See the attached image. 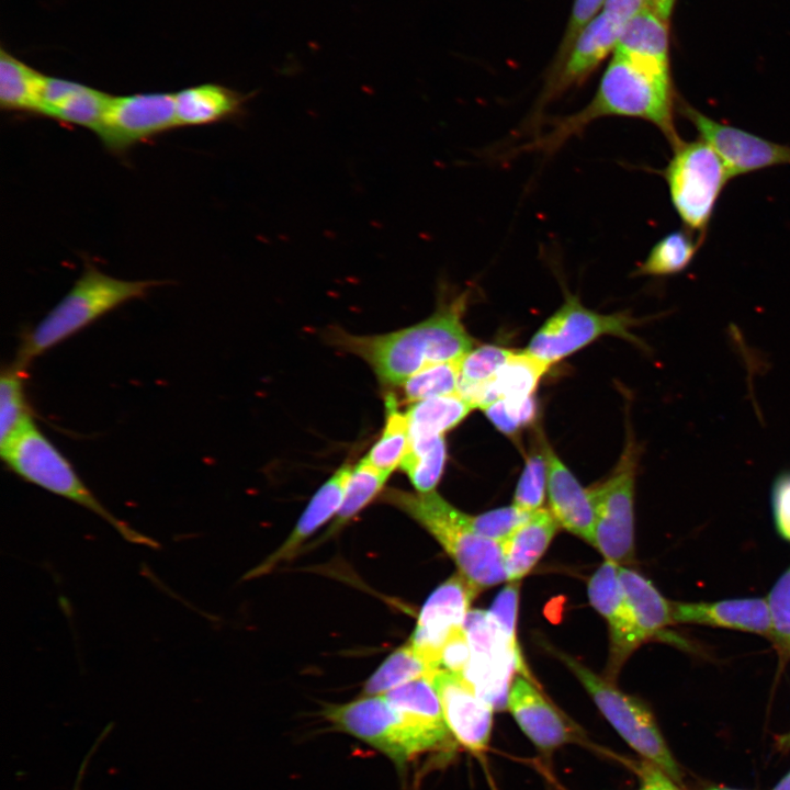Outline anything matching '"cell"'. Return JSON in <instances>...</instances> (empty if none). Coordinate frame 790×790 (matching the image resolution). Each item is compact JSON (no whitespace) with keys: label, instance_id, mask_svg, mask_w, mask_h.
I'll return each instance as SVG.
<instances>
[{"label":"cell","instance_id":"36","mask_svg":"<svg viewBox=\"0 0 790 790\" xmlns=\"http://www.w3.org/2000/svg\"><path fill=\"white\" fill-rule=\"evenodd\" d=\"M390 474L377 470L364 458L352 469L343 501L327 535H332L363 509L383 488Z\"/></svg>","mask_w":790,"mask_h":790},{"label":"cell","instance_id":"26","mask_svg":"<svg viewBox=\"0 0 790 790\" xmlns=\"http://www.w3.org/2000/svg\"><path fill=\"white\" fill-rule=\"evenodd\" d=\"M383 696L394 708L411 720L437 748L451 736L430 677L411 680Z\"/></svg>","mask_w":790,"mask_h":790},{"label":"cell","instance_id":"4","mask_svg":"<svg viewBox=\"0 0 790 790\" xmlns=\"http://www.w3.org/2000/svg\"><path fill=\"white\" fill-rule=\"evenodd\" d=\"M383 500L425 528L454 561L458 571L477 588L508 580L500 543L478 535L471 515L453 507L438 493L387 489Z\"/></svg>","mask_w":790,"mask_h":790},{"label":"cell","instance_id":"44","mask_svg":"<svg viewBox=\"0 0 790 790\" xmlns=\"http://www.w3.org/2000/svg\"><path fill=\"white\" fill-rule=\"evenodd\" d=\"M771 506L777 531L790 542V470L776 477L771 490Z\"/></svg>","mask_w":790,"mask_h":790},{"label":"cell","instance_id":"10","mask_svg":"<svg viewBox=\"0 0 790 790\" xmlns=\"http://www.w3.org/2000/svg\"><path fill=\"white\" fill-rule=\"evenodd\" d=\"M639 448L629 439L623 454L606 481L588 488L595 512V548L618 565L634 554V484Z\"/></svg>","mask_w":790,"mask_h":790},{"label":"cell","instance_id":"50","mask_svg":"<svg viewBox=\"0 0 790 790\" xmlns=\"http://www.w3.org/2000/svg\"><path fill=\"white\" fill-rule=\"evenodd\" d=\"M779 746L781 747H790V732L787 735H783L779 738Z\"/></svg>","mask_w":790,"mask_h":790},{"label":"cell","instance_id":"39","mask_svg":"<svg viewBox=\"0 0 790 790\" xmlns=\"http://www.w3.org/2000/svg\"><path fill=\"white\" fill-rule=\"evenodd\" d=\"M546 460L543 445L527 458L526 465L518 481L514 505L527 512L542 508L546 486Z\"/></svg>","mask_w":790,"mask_h":790},{"label":"cell","instance_id":"40","mask_svg":"<svg viewBox=\"0 0 790 790\" xmlns=\"http://www.w3.org/2000/svg\"><path fill=\"white\" fill-rule=\"evenodd\" d=\"M483 410L500 432L512 436L535 420L537 402L533 395L526 399L500 398Z\"/></svg>","mask_w":790,"mask_h":790},{"label":"cell","instance_id":"41","mask_svg":"<svg viewBox=\"0 0 790 790\" xmlns=\"http://www.w3.org/2000/svg\"><path fill=\"white\" fill-rule=\"evenodd\" d=\"M774 643L790 654V566L776 582L767 598Z\"/></svg>","mask_w":790,"mask_h":790},{"label":"cell","instance_id":"15","mask_svg":"<svg viewBox=\"0 0 790 790\" xmlns=\"http://www.w3.org/2000/svg\"><path fill=\"white\" fill-rule=\"evenodd\" d=\"M679 110L697 129L700 138L719 153L732 178L769 167L790 165V146L715 121L687 103H681Z\"/></svg>","mask_w":790,"mask_h":790},{"label":"cell","instance_id":"5","mask_svg":"<svg viewBox=\"0 0 790 790\" xmlns=\"http://www.w3.org/2000/svg\"><path fill=\"white\" fill-rule=\"evenodd\" d=\"M1 459L23 481L70 500L98 515L134 544L159 549V543L113 516L80 478L69 460L33 421L4 445Z\"/></svg>","mask_w":790,"mask_h":790},{"label":"cell","instance_id":"6","mask_svg":"<svg viewBox=\"0 0 790 790\" xmlns=\"http://www.w3.org/2000/svg\"><path fill=\"white\" fill-rule=\"evenodd\" d=\"M672 204L685 228L702 240L715 204L732 178L719 153L704 139L679 140L663 171Z\"/></svg>","mask_w":790,"mask_h":790},{"label":"cell","instance_id":"14","mask_svg":"<svg viewBox=\"0 0 790 790\" xmlns=\"http://www.w3.org/2000/svg\"><path fill=\"white\" fill-rule=\"evenodd\" d=\"M481 589L460 572L437 587L420 610L408 641L435 668L440 669L441 652L464 621L473 599Z\"/></svg>","mask_w":790,"mask_h":790},{"label":"cell","instance_id":"2","mask_svg":"<svg viewBox=\"0 0 790 790\" xmlns=\"http://www.w3.org/2000/svg\"><path fill=\"white\" fill-rule=\"evenodd\" d=\"M466 301L463 293L427 319L384 335L332 329L329 341L366 361L382 384L400 386L424 368L460 360L472 350L474 339L462 321Z\"/></svg>","mask_w":790,"mask_h":790},{"label":"cell","instance_id":"23","mask_svg":"<svg viewBox=\"0 0 790 790\" xmlns=\"http://www.w3.org/2000/svg\"><path fill=\"white\" fill-rule=\"evenodd\" d=\"M560 527L550 509L540 508L500 542L509 582H519L534 567Z\"/></svg>","mask_w":790,"mask_h":790},{"label":"cell","instance_id":"28","mask_svg":"<svg viewBox=\"0 0 790 790\" xmlns=\"http://www.w3.org/2000/svg\"><path fill=\"white\" fill-rule=\"evenodd\" d=\"M44 75L1 48L0 106L2 111L37 115Z\"/></svg>","mask_w":790,"mask_h":790},{"label":"cell","instance_id":"46","mask_svg":"<svg viewBox=\"0 0 790 790\" xmlns=\"http://www.w3.org/2000/svg\"><path fill=\"white\" fill-rule=\"evenodd\" d=\"M647 9H653V0H606L602 11L627 23Z\"/></svg>","mask_w":790,"mask_h":790},{"label":"cell","instance_id":"9","mask_svg":"<svg viewBox=\"0 0 790 790\" xmlns=\"http://www.w3.org/2000/svg\"><path fill=\"white\" fill-rule=\"evenodd\" d=\"M325 718L336 727L379 749L396 765L435 747L428 736L383 695L329 704Z\"/></svg>","mask_w":790,"mask_h":790},{"label":"cell","instance_id":"20","mask_svg":"<svg viewBox=\"0 0 790 790\" xmlns=\"http://www.w3.org/2000/svg\"><path fill=\"white\" fill-rule=\"evenodd\" d=\"M350 464L341 465L315 493L294 529L272 554L251 569L247 579L266 575L276 566L291 561L304 542L338 512L352 472Z\"/></svg>","mask_w":790,"mask_h":790},{"label":"cell","instance_id":"27","mask_svg":"<svg viewBox=\"0 0 790 790\" xmlns=\"http://www.w3.org/2000/svg\"><path fill=\"white\" fill-rule=\"evenodd\" d=\"M618 577L646 640L674 624V601L666 599L651 580L625 565H618Z\"/></svg>","mask_w":790,"mask_h":790},{"label":"cell","instance_id":"30","mask_svg":"<svg viewBox=\"0 0 790 790\" xmlns=\"http://www.w3.org/2000/svg\"><path fill=\"white\" fill-rule=\"evenodd\" d=\"M447 462L443 435L409 439L407 452L400 463L411 484L419 493L433 492Z\"/></svg>","mask_w":790,"mask_h":790},{"label":"cell","instance_id":"16","mask_svg":"<svg viewBox=\"0 0 790 790\" xmlns=\"http://www.w3.org/2000/svg\"><path fill=\"white\" fill-rule=\"evenodd\" d=\"M587 594L590 605L608 622L610 651L607 678L613 681L624 662L647 640L624 596L618 564L605 560L591 575Z\"/></svg>","mask_w":790,"mask_h":790},{"label":"cell","instance_id":"51","mask_svg":"<svg viewBox=\"0 0 790 790\" xmlns=\"http://www.w3.org/2000/svg\"><path fill=\"white\" fill-rule=\"evenodd\" d=\"M708 790H736V789L723 788V787H714V788H710V789H708Z\"/></svg>","mask_w":790,"mask_h":790},{"label":"cell","instance_id":"37","mask_svg":"<svg viewBox=\"0 0 790 790\" xmlns=\"http://www.w3.org/2000/svg\"><path fill=\"white\" fill-rule=\"evenodd\" d=\"M460 360L426 366L408 377L400 385L405 399L416 403L432 397L456 394L460 380Z\"/></svg>","mask_w":790,"mask_h":790},{"label":"cell","instance_id":"48","mask_svg":"<svg viewBox=\"0 0 790 790\" xmlns=\"http://www.w3.org/2000/svg\"><path fill=\"white\" fill-rule=\"evenodd\" d=\"M676 0H653V10L664 20H668Z\"/></svg>","mask_w":790,"mask_h":790},{"label":"cell","instance_id":"33","mask_svg":"<svg viewBox=\"0 0 790 790\" xmlns=\"http://www.w3.org/2000/svg\"><path fill=\"white\" fill-rule=\"evenodd\" d=\"M26 370L14 362L0 374V447L24 426L33 421V411L25 392Z\"/></svg>","mask_w":790,"mask_h":790},{"label":"cell","instance_id":"11","mask_svg":"<svg viewBox=\"0 0 790 790\" xmlns=\"http://www.w3.org/2000/svg\"><path fill=\"white\" fill-rule=\"evenodd\" d=\"M635 319L625 313L600 314L582 304L573 294L531 338L526 351L553 364L605 335L639 343L630 328Z\"/></svg>","mask_w":790,"mask_h":790},{"label":"cell","instance_id":"18","mask_svg":"<svg viewBox=\"0 0 790 790\" xmlns=\"http://www.w3.org/2000/svg\"><path fill=\"white\" fill-rule=\"evenodd\" d=\"M507 708L527 737L541 751L553 749L573 741L569 722L539 691L533 680L517 675L510 686Z\"/></svg>","mask_w":790,"mask_h":790},{"label":"cell","instance_id":"32","mask_svg":"<svg viewBox=\"0 0 790 790\" xmlns=\"http://www.w3.org/2000/svg\"><path fill=\"white\" fill-rule=\"evenodd\" d=\"M701 244L702 240L687 228L674 230L652 247L635 274L666 276L680 273L691 263Z\"/></svg>","mask_w":790,"mask_h":790},{"label":"cell","instance_id":"22","mask_svg":"<svg viewBox=\"0 0 790 790\" xmlns=\"http://www.w3.org/2000/svg\"><path fill=\"white\" fill-rule=\"evenodd\" d=\"M551 364L528 351H514L489 382L462 396L473 408L484 409L500 398L532 396Z\"/></svg>","mask_w":790,"mask_h":790},{"label":"cell","instance_id":"25","mask_svg":"<svg viewBox=\"0 0 790 790\" xmlns=\"http://www.w3.org/2000/svg\"><path fill=\"white\" fill-rule=\"evenodd\" d=\"M667 21L647 9L625 23L613 53L669 71Z\"/></svg>","mask_w":790,"mask_h":790},{"label":"cell","instance_id":"13","mask_svg":"<svg viewBox=\"0 0 790 790\" xmlns=\"http://www.w3.org/2000/svg\"><path fill=\"white\" fill-rule=\"evenodd\" d=\"M625 23L601 11L579 33L568 53L555 61L531 114L535 124L540 111L567 90L584 82L612 50Z\"/></svg>","mask_w":790,"mask_h":790},{"label":"cell","instance_id":"17","mask_svg":"<svg viewBox=\"0 0 790 790\" xmlns=\"http://www.w3.org/2000/svg\"><path fill=\"white\" fill-rule=\"evenodd\" d=\"M431 681L451 735L471 752H483L490 738L493 707L476 693L463 674L438 669Z\"/></svg>","mask_w":790,"mask_h":790},{"label":"cell","instance_id":"7","mask_svg":"<svg viewBox=\"0 0 790 790\" xmlns=\"http://www.w3.org/2000/svg\"><path fill=\"white\" fill-rule=\"evenodd\" d=\"M464 630L470 647L464 678L494 710L506 709L514 674L533 680L516 632L506 630L489 610L481 609H470Z\"/></svg>","mask_w":790,"mask_h":790},{"label":"cell","instance_id":"12","mask_svg":"<svg viewBox=\"0 0 790 790\" xmlns=\"http://www.w3.org/2000/svg\"><path fill=\"white\" fill-rule=\"evenodd\" d=\"M174 127V93L153 92L112 97L94 133L106 150L121 156Z\"/></svg>","mask_w":790,"mask_h":790},{"label":"cell","instance_id":"43","mask_svg":"<svg viewBox=\"0 0 790 790\" xmlns=\"http://www.w3.org/2000/svg\"><path fill=\"white\" fill-rule=\"evenodd\" d=\"M606 0H575L569 23L567 25L565 36L561 44L555 61L561 60L569 50L573 43L584 30V27L597 15V12L603 8ZM554 61V63H555Z\"/></svg>","mask_w":790,"mask_h":790},{"label":"cell","instance_id":"38","mask_svg":"<svg viewBox=\"0 0 790 790\" xmlns=\"http://www.w3.org/2000/svg\"><path fill=\"white\" fill-rule=\"evenodd\" d=\"M512 352L510 349L494 345H483L470 350L460 360V380L456 394L463 396L467 392L489 382Z\"/></svg>","mask_w":790,"mask_h":790},{"label":"cell","instance_id":"47","mask_svg":"<svg viewBox=\"0 0 790 790\" xmlns=\"http://www.w3.org/2000/svg\"><path fill=\"white\" fill-rule=\"evenodd\" d=\"M641 776V790H678L667 778V775L652 763H650V765H643Z\"/></svg>","mask_w":790,"mask_h":790},{"label":"cell","instance_id":"24","mask_svg":"<svg viewBox=\"0 0 790 790\" xmlns=\"http://www.w3.org/2000/svg\"><path fill=\"white\" fill-rule=\"evenodd\" d=\"M248 97L217 83H204L174 93L179 126H204L236 117Z\"/></svg>","mask_w":790,"mask_h":790},{"label":"cell","instance_id":"49","mask_svg":"<svg viewBox=\"0 0 790 790\" xmlns=\"http://www.w3.org/2000/svg\"><path fill=\"white\" fill-rule=\"evenodd\" d=\"M772 790H790V771L776 785Z\"/></svg>","mask_w":790,"mask_h":790},{"label":"cell","instance_id":"29","mask_svg":"<svg viewBox=\"0 0 790 790\" xmlns=\"http://www.w3.org/2000/svg\"><path fill=\"white\" fill-rule=\"evenodd\" d=\"M472 409L458 394L413 403L405 413L409 439L443 435L456 427Z\"/></svg>","mask_w":790,"mask_h":790},{"label":"cell","instance_id":"34","mask_svg":"<svg viewBox=\"0 0 790 790\" xmlns=\"http://www.w3.org/2000/svg\"><path fill=\"white\" fill-rule=\"evenodd\" d=\"M386 418L380 439L364 458L371 465L391 474L400 465L408 445V422L406 414L398 409L396 397L388 394L385 398Z\"/></svg>","mask_w":790,"mask_h":790},{"label":"cell","instance_id":"19","mask_svg":"<svg viewBox=\"0 0 790 790\" xmlns=\"http://www.w3.org/2000/svg\"><path fill=\"white\" fill-rule=\"evenodd\" d=\"M542 445L551 512L561 527L595 546V512L588 489L579 484L545 441Z\"/></svg>","mask_w":790,"mask_h":790},{"label":"cell","instance_id":"1","mask_svg":"<svg viewBox=\"0 0 790 790\" xmlns=\"http://www.w3.org/2000/svg\"><path fill=\"white\" fill-rule=\"evenodd\" d=\"M610 116L639 119L655 125L672 146L680 137L674 122L669 71L655 69L613 54L592 99L578 112L550 123L524 149L553 153L595 120Z\"/></svg>","mask_w":790,"mask_h":790},{"label":"cell","instance_id":"45","mask_svg":"<svg viewBox=\"0 0 790 790\" xmlns=\"http://www.w3.org/2000/svg\"><path fill=\"white\" fill-rule=\"evenodd\" d=\"M470 658V647L464 627L454 632L445 643L440 657V669L463 674Z\"/></svg>","mask_w":790,"mask_h":790},{"label":"cell","instance_id":"8","mask_svg":"<svg viewBox=\"0 0 790 790\" xmlns=\"http://www.w3.org/2000/svg\"><path fill=\"white\" fill-rule=\"evenodd\" d=\"M582 682L619 735L640 755L668 777L679 780L678 767L646 706L619 690L613 681L598 676L574 657L555 652Z\"/></svg>","mask_w":790,"mask_h":790},{"label":"cell","instance_id":"3","mask_svg":"<svg viewBox=\"0 0 790 790\" xmlns=\"http://www.w3.org/2000/svg\"><path fill=\"white\" fill-rule=\"evenodd\" d=\"M157 280H122L84 263L80 278L68 293L32 328L21 336L13 362L27 370L34 359L78 334L119 306L145 297Z\"/></svg>","mask_w":790,"mask_h":790},{"label":"cell","instance_id":"21","mask_svg":"<svg viewBox=\"0 0 790 790\" xmlns=\"http://www.w3.org/2000/svg\"><path fill=\"white\" fill-rule=\"evenodd\" d=\"M674 623L740 630L764 635L774 642L769 610L764 598L674 602Z\"/></svg>","mask_w":790,"mask_h":790},{"label":"cell","instance_id":"42","mask_svg":"<svg viewBox=\"0 0 790 790\" xmlns=\"http://www.w3.org/2000/svg\"><path fill=\"white\" fill-rule=\"evenodd\" d=\"M531 514L512 504L511 506L471 516V524L478 535L500 543Z\"/></svg>","mask_w":790,"mask_h":790},{"label":"cell","instance_id":"35","mask_svg":"<svg viewBox=\"0 0 790 790\" xmlns=\"http://www.w3.org/2000/svg\"><path fill=\"white\" fill-rule=\"evenodd\" d=\"M112 97L78 83L69 94L46 110L43 116L95 132Z\"/></svg>","mask_w":790,"mask_h":790},{"label":"cell","instance_id":"31","mask_svg":"<svg viewBox=\"0 0 790 790\" xmlns=\"http://www.w3.org/2000/svg\"><path fill=\"white\" fill-rule=\"evenodd\" d=\"M435 669L409 643L394 651L365 681V696L383 695L398 686L421 677H432Z\"/></svg>","mask_w":790,"mask_h":790}]
</instances>
